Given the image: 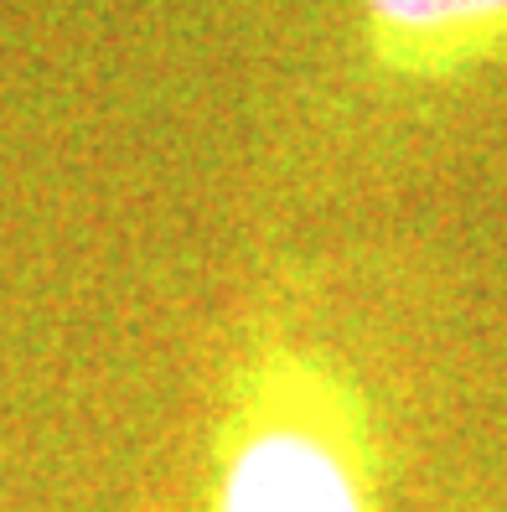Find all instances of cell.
<instances>
[{
    "instance_id": "1",
    "label": "cell",
    "mask_w": 507,
    "mask_h": 512,
    "mask_svg": "<svg viewBox=\"0 0 507 512\" xmlns=\"http://www.w3.org/2000/svg\"><path fill=\"white\" fill-rule=\"evenodd\" d=\"M213 512H373V435L326 352L264 337L228 383Z\"/></svg>"
},
{
    "instance_id": "2",
    "label": "cell",
    "mask_w": 507,
    "mask_h": 512,
    "mask_svg": "<svg viewBox=\"0 0 507 512\" xmlns=\"http://www.w3.org/2000/svg\"><path fill=\"white\" fill-rule=\"evenodd\" d=\"M368 68L389 83H456L507 57V0H357Z\"/></svg>"
}]
</instances>
